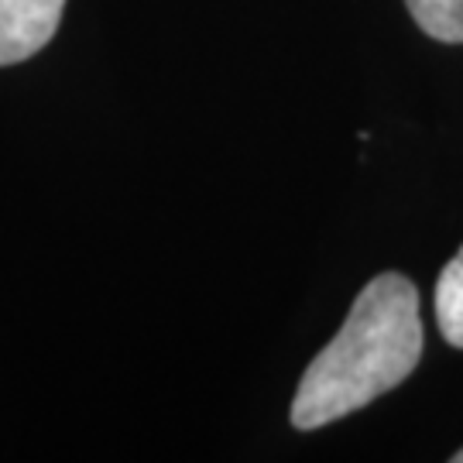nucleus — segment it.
<instances>
[{"label": "nucleus", "instance_id": "20e7f679", "mask_svg": "<svg viewBox=\"0 0 463 463\" xmlns=\"http://www.w3.org/2000/svg\"><path fill=\"white\" fill-rule=\"evenodd\" d=\"M405 7L430 38L463 45V0H405Z\"/></svg>", "mask_w": 463, "mask_h": 463}, {"label": "nucleus", "instance_id": "f257e3e1", "mask_svg": "<svg viewBox=\"0 0 463 463\" xmlns=\"http://www.w3.org/2000/svg\"><path fill=\"white\" fill-rule=\"evenodd\" d=\"M419 288L402 271H381L354 298L340 333L316 354L292 398V426L323 430L361 412L412 378L422 357Z\"/></svg>", "mask_w": 463, "mask_h": 463}, {"label": "nucleus", "instance_id": "39448f33", "mask_svg": "<svg viewBox=\"0 0 463 463\" xmlns=\"http://www.w3.org/2000/svg\"><path fill=\"white\" fill-rule=\"evenodd\" d=\"M449 460H453V463H463V449H457V453H453Z\"/></svg>", "mask_w": 463, "mask_h": 463}, {"label": "nucleus", "instance_id": "7ed1b4c3", "mask_svg": "<svg viewBox=\"0 0 463 463\" xmlns=\"http://www.w3.org/2000/svg\"><path fill=\"white\" fill-rule=\"evenodd\" d=\"M436 326L449 347L463 350V248L436 279Z\"/></svg>", "mask_w": 463, "mask_h": 463}, {"label": "nucleus", "instance_id": "f03ea898", "mask_svg": "<svg viewBox=\"0 0 463 463\" xmlns=\"http://www.w3.org/2000/svg\"><path fill=\"white\" fill-rule=\"evenodd\" d=\"M66 0H0V69L17 66L49 45Z\"/></svg>", "mask_w": 463, "mask_h": 463}]
</instances>
